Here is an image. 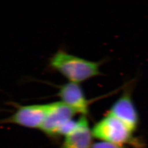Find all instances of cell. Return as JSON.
Returning <instances> with one entry per match:
<instances>
[{"label": "cell", "mask_w": 148, "mask_h": 148, "mask_svg": "<svg viewBox=\"0 0 148 148\" xmlns=\"http://www.w3.org/2000/svg\"><path fill=\"white\" fill-rule=\"evenodd\" d=\"M109 113L120 120L133 132L137 128L138 114L128 93H124L114 103Z\"/></svg>", "instance_id": "5"}, {"label": "cell", "mask_w": 148, "mask_h": 148, "mask_svg": "<svg viewBox=\"0 0 148 148\" xmlns=\"http://www.w3.org/2000/svg\"><path fill=\"white\" fill-rule=\"evenodd\" d=\"M92 133L88 121L85 115L77 120V125L73 132L65 137L60 148H91Z\"/></svg>", "instance_id": "7"}, {"label": "cell", "mask_w": 148, "mask_h": 148, "mask_svg": "<svg viewBox=\"0 0 148 148\" xmlns=\"http://www.w3.org/2000/svg\"><path fill=\"white\" fill-rule=\"evenodd\" d=\"M61 101L82 115L88 112V101L79 84L69 82L63 85L59 91Z\"/></svg>", "instance_id": "6"}, {"label": "cell", "mask_w": 148, "mask_h": 148, "mask_svg": "<svg viewBox=\"0 0 148 148\" xmlns=\"http://www.w3.org/2000/svg\"><path fill=\"white\" fill-rule=\"evenodd\" d=\"M132 133L123 123L109 113L92 129L93 137L101 142L120 146L131 140Z\"/></svg>", "instance_id": "2"}, {"label": "cell", "mask_w": 148, "mask_h": 148, "mask_svg": "<svg viewBox=\"0 0 148 148\" xmlns=\"http://www.w3.org/2000/svg\"><path fill=\"white\" fill-rule=\"evenodd\" d=\"M77 113L62 101L49 104L47 114L40 130L49 137H56L59 129L73 119Z\"/></svg>", "instance_id": "4"}, {"label": "cell", "mask_w": 148, "mask_h": 148, "mask_svg": "<svg viewBox=\"0 0 148 148\" xmlns=\"http://www.w3.org/2000/svg\"><path fill=\"white\" fill-rule=\"evenodd\" d=\"M48 108L49 104L21 106L11 116L3 120V122L40 130L47 114Z\"/></svg>", "instance_id": "3"}, {"label": "cell", "mask_w": 148, "mask_h": 148, "mask_svg": "<svg viewBox=\"0 0 148 148\" xmlns=\"http://www.w3.org/2000/svg\"><path fill=\"white\" fill-rule=\"evenodd\" d=\"M51 66L70 82L79 84L99 74L98 63L81 58L63 51L56 53L51 59Z\"/></svg>", "instance_id": "1"}, {"label": "cell", "mask_w": 148, "mask_h": 148, "mask_svg": "<svg viewBox=\"0 0 148 148\" xmlns=\"http://www.w3.org/2000/svg\"><path fill=\"white\" fill-rule=\"evenodd\" d=\"M91 148H123L122 146H120L111 143L104 142H101L93 144Z\"/></svg>", "instance_id": "8"}]
</instances>
